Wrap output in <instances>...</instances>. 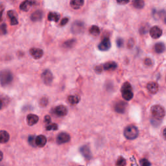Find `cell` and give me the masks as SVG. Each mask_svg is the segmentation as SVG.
Here are the masks:
<instances>
[{
  "instance_id": "cell-1",
  "label": "cell",
  "mask_w": 166,
  "mask_h": 166,
  "mask_svg": "<svg viewBox=\"0 0 166 166\" xmlns=\"http://www.w3.org/2000/svg\"><path fill=\"white\" fill-rule=\"evenodd\" d=\"M13 80V75L9 70H3L0 72V83L2 86H6L9 85Z\"/></svg>"
},
{
  "instance_id": "cell-2",
  "label": "cell",
  "mask_w": 166,
  "mask_h": 166,
  "mask_svg": "<svg viewBox=\"0 0 166 166\" xmlns=\"http://www.w3.org/2000/svg\"><path fill=\"white\" fill-rule=\"evenodd\" d=\"M139 134L138 128L134 125H129L124 130V136L128 140H134Z\"/></svg>"
},
{
  "instance_id": "cell-3",
  "label": "cell",
  "mask_w": 166,
  "mask_h": 166,
  "mask_svg": "<svg viewBox=\"0 0 166 166\" xmlns=\"http://www.w3.org/2000/svg\"><path fill=\"white\" fill-rule=\"evenodd\" d=\"M122 94L123 98L126 101H130L133 98V92L131 85L129 83H125L122 87Z\"/></svg>"
},
{
  "instance_id": "cell-4",
  "label": "cell",
  "mask_w": 166,
  "mask_h": 166,
  "mask_svg": "<svg viewBox=\"0 0 166 166\" xmlns=\"http://www.w3.org/2000/svg\"><path fill=\"white\" fill-rule=\"evenodd\" d=\"M151 112L153 117L156 119L163 118L165 114L164 109L160 105L152 106L151 109Z\"/></svg>"
},
{
  "instance_id": "cell-5",
  "label": "cell",
  "mask_w": 166,
  "mask_h": 166,
  "mask_svg": "<svg viewBox=\"0 0 166 166\" xmlns=\"http://www.w3.org/2000/svg\"><path fill=\"white\" fill-rule=\"evenodd\" d=\"M84 30V22L80 20L75 21L71 25V31L73 34H80L82 33Z\"/></svg>"
},
{
  "instance_id": "cell-6",
  "label": "cell",
  "mask_w": 166,
  "mask_h": 166,
  "mask_svg": "<svg viewBox=\"0 0 166 166\" xmlns=\"http://www.w3.org/2000/svg\"><path fill=\"white\" fill-rule=\"evenodd\" d=\"M43 82L46 85H50L53 80V75L51 71L49 70H46L44 71L42 75Z\"/></svg>"
},
{
  "instance_id": "cell-7",
  "label": "cell",
  "mask_w": 166,
  "mask_h": 166,
  "mask_svg": "<svg viewBox=\"0 0 166 166\" xmlns=\"http://www.w3.org/2000/svg\"><path fill=\"white\" fill-rule=\"evenodd\" d=\"M111 47V42L109 38L105 37L102 40L100 44L98 45V49L101 51H106Z\"/></svg>"
},
{
  "instance_id": "cell-8",
  "label": "cell",
  "mask_w": 166,
  "mask_h": 166,
  "mask_svg": "<svg viewBox=\"0 0 166 166\" xmlns=\"http://www.w3.org/2000/svg\"><path fill=\"white\" fill-rule=\"evenodd\" d=\"M70 136L66 132H61L57 138V142L58 144H64L70 141Z\"/></svg>"
},
{
  "instance_id": "cell-9",
  "label": "cell",
  "mask_w": 166,
  "mask_h": 166,
  "mask_svg": "<svg viewBox=\"0 0 166 166\" xmlns=\"http://www.w3.org/2000/svg\"><path fill=\"white\" fill-rule=\"evenodd\" d=\"M149 33L152 38L157 39L159 38L162 34V30L158 26H153L150 29Z\"/></svg>"
},
{
  "instance_id": "cell-10",
  "label": "cell",
  "mask_w": 166,
  "mask_h": 166,
  "mask_svg": "<svg viewBox=\"0 0 166 166\" xmlns=\"http://www.w3.org/2000/svg\"><path fill=\"white\" fill-rule=\"evenodd\" d=\"M29 53H30V55L32 56V57L34 58V59H41L44 55V51L40 48H36V47L31 48L30 49Z\"/></svg>"
},
{
  "instance_id": "cell-11",
  "label": "cell",
  "mask_w": 166,
  "mask_h": 166,
  "mask_svg": "<svg viewBox=\"0 0 166 166\" xmlns=\"http://www.w3.org/2000/svg\"><path fill=\"white\" fill-rule=\"evenodd\" d=\"M54 112L57 116L64 117L68 114V109L64 105H59L55 108L54 110Z\"/></svg>"
},
{
  "instance_id": "cell-12",
  "label": "cell",
  "mask_w": 166,
  "mask_h": 166,
  "mask_svg": "<svg viewBox=\"0 0 166 166\" xmlns=\"http://www.w3.org/2000/svg\"><path fill=\"white\" fill-rule=\"evenodd\" d=\"M127 107V103L120 101L116 103L114 106V109L116 112L119 113V114H123L125 112V110H126Z\"/></svg>"
},
{
  "instance_id": "cell-13",
  "label": "cell",
  "mask_w": 166,
  "mask_h": 166,
  "mask_svg": "<svg viewBox=\"0 0 166 166\" xmlns=\"http://www.w3.org/2000/svg\"><path fill=\"white\" fill-rule=\"evenodd\" d=\"M34 4V1L33 0H24L20 5V9L22 11L28 12L31 7L33 6Z\"/></svg>"
},
{
  "instance_id": "cell-14",
  "label": "cell",
  "mask_w": 166,
  "mask_h": 166,
  "mask_svg": "<svg viewBox=\"0 0 166 166\" xmlns=\"http://www.w3.org/2000/svg\"><path fill=\"white\" fill-rule=\"evenodd\" d=\"M7 17L10 20L11 25H16L18 24V20L16 13L12 10H10L7 12Z\"/></svg>"
},
{
  "instance_id": "cell-15",
  "label": "cell",
  "mask_w": 166,
  "mask_h": 166,
  "mask_svg": "<svg viewBox=\"0 0 166 166\" xmlns=\"http://www.w3.org/2000/svg\"><path fill=\"white\" fill-rule=\"evenodd\" d=\"M79 151L81 155L87 160H90L92 158V153L90 150V148L87 145H83L80 147Z\"/></svg>"
},
{
  "instance_id": "cell-16",
  "label": "cell",
  "mask_w": 166,
  "mask_h": 166,
  "mask_svg": "<svg viewBox=\"0 0 166 166\" xmlns=\"http://www.w3.org/2000/svg\"><path fill=\"white\" fill-rule=\"evenodd\" d=\"M44 16V12L41 10H38L37 11L34 12L31 16V20L34 22L40 21Z\"/></svg>"
},
{
  "instance_id": "cell-17",
  "label": "cell",
  "mask_w": 166,
  "mask_h": 166,
  "mask_svg": "<svg viewBox=\"0 0 166 166\" xmlns=\"http://www.w3.org/2000/svg\"><path fill=\"white\" fill-rule=\"evenodd\" d=\"M102 66L103 69L105 71H114L118 68V64L115 62L110 61L106 62Z\"/></svg>"
},
{
  "instance_id": "cell-18",
  "label": "cell",
  "mask_w": 166,
  "mask_h": 166,
  "mask_svg": "<svg viewBox=\"0 0 166 166\" xmlns=\"http://www.w3.org/2000/svg\"><path fill=\"white\" fill-rule=\"evenodd\" d=\"M84 4V0H71L70 5L75 10L79 9Z\"/></svg>"
},
{
  "instance_id": "cell-19",
  "label": "cell",
  "mask_w": 166,
  "mask_h": 166,
  "mask_svg": "<svg viewBox=\"0 0 166 166\" xmlns=\"http://www.w3.org/2000/svg\"><path fill=\"white\" fill-rule=\"evenodd\" d=\"M39 121V117L38 116L31 114H29L27 117V122L29 126H33V125L37 124Z\"/></svg>"
},
{
  "instance_id": "cell-20",
  "label": "cell",
  "mask_w": 166,
  "mask_h": 166,
  "mask_svg": "<svg viewBox=\"0 0 166 166\" xmlns=\"http://www.w3.org/2000/svg\"><path fill=\"white\" fill-rule=\"evenodd\" d=\"M147 88L149 92L152 93V94H155L157 93V92L158 91V84H157L155 82H150L147 84Z\"/></svg>"
},
{
  "instance_id": "cell-21",
  "label": "cell",
  "mask_w": 166,
  "mask_h": 166,
  "mask_svg": "<svg viewBox=\"0 0 166 166\" xmlns=\"http://www.w3.org/2000/svg\"><path fill=\"white\" fill-rule=\"evenodd\" d=\"M47 143V138L44 135H40L36 138V144L39 147H43Z\"/></svg>"
},
{
  "instance_id": "cell-22",
  "label": "cell",
  "mask_w": 166,
  "mask_h": 166,
  "mask_svg": "<svg viewBox=\"0 0 166 166\" xmlns=\"http://www.w3.org/2000/svg\"><path fill=\"white\" fill-rule=\"evenodd\" d=\"M9 134L5 131H0V143H5L9 140Z\"/></svg>"
},
{
  "instance_id": "cell-23",
  "label": "cell",
  "mask_w": 166,
  "mask_h": 166,
  "mask_svg": "<svg viewBox=\"0 0 166 166\" xmlns=\"http://www.w3.org/2000/svg\"><path fill=\"white\" fill-rule=\"evenodd\" d=\"M60 14H59V13L50 12L48 14L47 19L49 21H50L58 22L60 20Z\"/></svg>"
},
{
  "instance_id": "cell-24",
  "label": "cell",
  "mask_w": 166,
  "mask_h": 166,
  "mask_svg": "<svg viewBox=\"0 0 166 166\" xmlns=\"http://www.w3.org/2000/svg\"><path fill=\"white\" fill-rule=\"evenodd\" d=\"M154 49L156 53H162L165 50V46L164 43L159 42L155 44Z\"/></svg>"
},
{
  "instance_id": "cell-25",
  "label": "cell",
  "mask_w": 166,
  "mask_h": 166,
  "mask_svg": "<svg viewBox=\"0 0 166 166\" xmlns=\"http://www.w3.org/2000/svg\"><path fill=\"white\" fill-rule=\"evenodd\" d=\"M80 100V98L79 96H73V95H71L69 96L68 97V101L70 103V104L72 105H77V103H79V102Z\"/></svg>"
},
{
  "instance_id": "cell-26",
  "label": "cell",
  "mask_w": 166,
  "mask_h": 166,
  "mask_svg": "<svg viewBox=\"0 0 166 166\" xmlns=\"http://www.w3.org/2000/svg\"><path fill=\"white\" fill-rule=\"evenodd\" d=\"M132 5L135 8H138V9H140V8H142L143 7H144L145 3L143 0H133Z\"/></svg>"
},
{
  "instance_id": "cell-27",
  "label": "cell",
  "mask_w": 166,
  "mask_h": 166,
  "mask_svg": "<svg viewBox=\"0 0 166 166\" xmlns=\"http://www.w3.org/2000/svg\"><path fill=\"white\" fill-rule=\"evenodd\" d=\"M89 33L93 36H97L100 34V29L97 25H92L89 29Z\"/></svg>"
},
{
  "instance_id": "cell-28",
  "label": "cell",
  "mask_w": 166,
  "mask_h": 166,
  "mask_svg": "<svg viewBox=\"0 0 166 166\" xmlns=\"http://www.w3.org/2000/svg\"><path fill=\"white\" fill-rule=\"evenodd\" d=\"M76 43L75 39H70L68 40H66L63 44V46L65 48H71L73 47Z\"/></svg>"
},
{
  "instance_id": "cell-29",
  "label": "cell",
  "mask_w": 166,
  "mask_h": 166,
  "mask_svg": "<svg viewBox=\"0 0 166 166\" xmlns=\"http://www.w3.org/2000/svg\"><path fill=\"white\" fill-rule=\"evenodd\" d=\"M46 129L47 131H57L58 130V125L56 123H51L46 125Z\"/></svg>"
},
{
  "instance_id": "cell-30",
  "label": "cell",
  "mask_w": 166,
  "mask_h": 166,
  "mask_svg": "<svg viewBox=\"0 0 166 166\" xmlns=\"http://www.w3.org/2000/svg\"><path fill=\"white\" fill-rule=\"evenodd\" d=\"M28 142L29 144L32 147H37V144H36V138L34 135H31L29 136L28 138Z\"/></svg>"
},
{
  "instance_id": "cell-31",
  "label": "cell",
  "mask_w": 166,
  "mask_h": 166,
  "mask_svg": "<svg viewBox=\"0 0 166 166\" xmlns=\"http://www.w3.org/2000/svg\"><path fill=\"white\" fill-rule=\"evenodd\" d=\"M48 103H49L48 98L46 96L43 97L42 98L40 99V106H42V107L46 106L48 105Z\"/></svg>"
},
{
  "instance_id": "cell-32",
  "label": "cell",
  "mask_w": 166,
  "mask_h": 166,
  "mask_svg": "<svg viewBox=\"0 0 166 166\" xmlns=\"http://www.w3.org/2000/svg\"><path fill=\"white\" fill-rule=\"evenodd\" d=\"M116 165L118 166H125L126 165V160L123 157L120 156L119 157L117 161H116Z\"/></svg>"
},
{
  "instance_id": "cell-33",
  "label": "cell",
  "mask_w": 166,
  "mask_h": 166,
  "mask_svg": "<svg viewBox=\"0 0 166 166\" xmlns=\"http://www.w3.org/2000/svg\"><path fill=\"white\" fill-rule=\"evenodd\" d=\"M7 33V25L5 24H3L0 25V35H4Z\"/></svg>"
},
{
  "instance_id": "cell-34",
  "label": "cell",
  "mask_w": 166,
  "mask_h": 166,
  "mask_svg": "<svg viewBox=\"0 0 166 166\" xmlns=\"http://www.w3.org/2000/svg\"><path fill=\"white\" fill-rule=\"evenodd\" d=\"M141 166H151L150 161L146 158H142L140 161Z\"/></svg>"
},
{
  "instance_id": "cell-35",
  "label": "cell",
  "mask_w": 166,
  "mask_h": 166,
  "mask_svg": "<svg viewBox=\"0 0 166 166\" xmlns=\"http://www.w3.org/2000/svg\"><path fill=\"white\" fill-rule=\"evenodd\" d=\"M44 123L46 125H47L48 124L51 123V119L50 118V116H46L44 118Z\"/></svg>"
},
{
  "instance_id": "cell-36",
  "label": "cell",
  "mask_w": 166,
  "mask_h": 166,
  "mask_svg": "<svg viewBox=\"0 0 166 166\" xmlns=\"http://www.w3.org/2000/svg\"><path fill=\"white\" fill-rule=\"evenodd\" d=\"M68 21H69V18H68V17H65V18H64L60 21V26H64V25H66L68 23Z\"/></svg>"
},
{
  "instance_id": "cell-37",
  "label": "cell",
  "mask_w": 166,
  "mask_h": 166,
  "mask_svg": "<svg viewBox=\"0 0 166 166\" xmlns=\"http://www.w3.org/2000/svg\"><path fill=\"white\" fill-rule=\"evenodd\" d=\"M123 40L121 38H118L116 40V44L118 47H122L123 46Z\"/></svg>"
},
{
  "instance_id": "cell-38",
  "label": "cell",
  "mask_w": 166,
  "mask_h": 166,
  "mask_svg": "<svg viewBox=\"0 0 166 166\" xmlns=\"http://www.w3.org/2000/svg\"><path fill=\"white\" fill-rule=\"evenodd\" d=\"M149 28V26H142V28L140 29V33L142 34H145L147 33V29Z\"/></svg>"
},
{
  "instance_id": "cell-39",
  "label": "cell",
  "mask_w": 166,
  "mask_h": 166,
  "mask_svg": "<svg viewBox=\"0 0 166 166\" xmlns=\"http://www.w3.org/2000/svg\"><path fill=\"white\" fill-rule=\"evenodd\" d=\"M144 62L145 64L147 66H151L152 65V60L151 59H149V58H147V59H145Z\"/></svg>"
},
{
  "instance_id": "cell-40",
  "label": "cell",
  "mask_w": 166,
  "mask_h": 166,
  "mask_svg": "<svg viewBox=\"0 0 166 166\" xmlns=\"http://www.w3.org/2000/svg\"><path fill=\"white\" fill-rule=\"evenodd\" d=\"M103 66H96L95 67V71L96 72L98 73H100L101 71H103Z\"/></svg>"
},
{
  "instance_id": "cell-41",
  "label": "cell",
  "mask_w": 166,
  "mask_h": 166,
  "mask_svg": "<svg viewBox=\"0 0 166 166\" xmlns=\"http://www.w3.org/2000/svg\"><path fill=\"white\" fill-rule=\"evenodd\" d=\"M117 2L121 5H125L129 2V0H117Z\"/></svg>"
},
{
  "instance_id": "cell-42",
  "label": "cell",
  "mask_w": 166,
  "mask_h": 166,
  "mask_svg": "<svg viewBox=\"0 0 166 166\" xmlns=\"http://www.w3.org/2000/svg\"><path fill=\"white\" fill-rule=\"evenodd\" d=\"M134 44V40L133 39H131V40H129V41L128 42V46L129 47H132L133 46V45Z\"/></svg>"
},
{
  "instance_id": "cell-43",
  "label": "cell",
  "mask_w": 166,
  "mask_h": 166,
  "mask_svg": "<svg viewBox=\"0 0 166 166\" xmlns=\"http://www.w3.org/2000/svg\"><path fill=\"white\" fill-rule=\"evenodd\" d=\"M3 11L4 10H2L1 11H0V21H1L2 20V18H3Z\"/></svg>"
},
{
  "instance_id": "cell-44",
  "label": "cell",
  "mask_w": 166,
  "mask_h": 166,
  "mask_svg": "<svg viewBox=\"0 0 166 166\" xmlns=\"http://www.w3.org/2000/svg\"><path fill=\"white\" fill-rule=\"evenodd\" d=\"M3 152L0 151V161L3 160Z\"/></svg>"
},
{
  "instance_id": "cell-45",
  "label": "cell",
  "mask_w": 166,
  "mask_h": 166,
  "mask_svg": "<svg viewBox=\"0 0 166 166\" xmlns=\"http://www.w3.org/2000/svg\"><path fill=\"white\" fill-rule=\"evenodd\" d=\"M163 136L164 137L165 139H166V128L164 129V131H163Z\"/></svg>"
},
{
  "instance_id": "cell-46",
  "label": "cell",
  "mask_w": 166,
  "mask_h": 166,
  "mask_svg": "<svg viewBox=\"0 0 166 166\" xmlns=\"http://www.w3.org/2000/svg\"><path fill=\"white\" fill-rule=\"evenodd\" d=\"M2 106H3V103H2V101L1 100H0V110L2 109Z\"/></svg>"
},
{
  "instance_id": "cell-47",
  "label": "cell",
  "mask_w": 166,
  "mask_h": 166,
  "mask_svg": "<svg viewBox=\"0 0 166 166\" xmlns=\"http://www.w3.org/2000/svg\"><path fill=\"white\" fill-rule=\"evenodd\" d=\"M79 166H83V165H79Z\"/></svg>"
}]
</instances>
